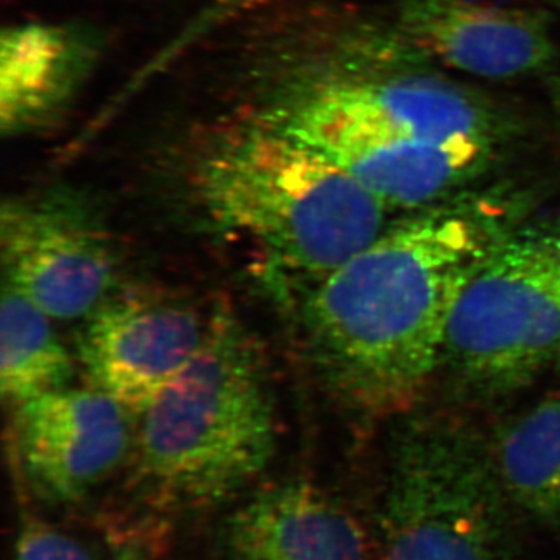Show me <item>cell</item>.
<instances>
[{
	"instance_id": "cell-15",
	"label": "cell",
	"mask_w": 560,
	"mask_h": 560,
	"mask_svg": "<svg viewBox=\"0 0 560 560\" xmlns=\"http://www.w3.org/2000/svg\"><path fill=\"white\" fill-rule=\"evenodd\" d=\"M50 319L24 294L3 283L0 389L13 408L69 386L72 359Z\"/></svg>"
},
{
	"instance_id": "cell-1",
	"label": "cell",
	"mask_w": 560,
	"mask_h": 560,
	"mask_svg": "<svg viewBox=\"0 0 560 560\" xmlns=\"http://www.w3.org/2000/svg\"><path fill=\"white\" fill-rule=\"evenodd\" d=\"M515 226L488 198L430 206L313 283L302 335L331 396L374 418L411 410L444 361L460 296Z\"/></svg>"
},
{
	"instance_id": "cell-16",
	"label": "cell",
	"mask_w": 560,
	"mask_h": 560,
	"mask_svg": "<svg viewBox=\"0 0 560 560\" xmlns=\"http://www.w3.org/2000/svg\"><path fill=\"white\" fill-rule=\"evenodd\" d=\"M14 560L97 559L77 537L38 517H25L18 534Z\"/></svg>"
},
{
	"instance_id": "cell-12",
	"label": "cell",
	"mask_w": 560,
	"mask_h": 560,
	"mask_svg": "<svg viewBox=\"0 0 560 560\" xmlns=\"http://www.w3.org/2000/svg\"><path fill=\"white\" fill-rule=\"evenodd\" d=\"M102 38L73 22H24L0 38V130L31 135L60 119L101 60Z\"/></svg>"
},
{
	"instance_id": "cell-18",
	"label": "cell",
	"mask_w": 560,
	"mask_h": 560,
	"mask_svg": "<svg viewBox=\"0 0 560 560\" xmlns=\"http://www.w3.org/2000/svg\"><path fill=\"white\" fill-rule=\"evenodd\" d=\"M142 551L139 550V547H135V545H130V547H125L124 550L117 555L116 560H142Z\"/></svg>"
},
{
	"instance_id": "cell-20",
	"label": "cell",
	"mask_w": 560,
	"mask_h": 560,
	"mask_svg": "<svg viewBox=\"0 0 560 560\" xmlns=\"http://www.w3.org/2000/svg\"><path fill=\"white\" fill-rule=\"evenodd\" d=\"M558 2L560 3V0H558Z\"/></svg>"
},
{
	"instance_id": "cell-14",
	"label": "cell",
	"mask_w": 560,
	"mask_h": 560,
	"mask_svg": "<svg viewBox=\"0 0 560 560\" xmlns=\"http://www.w3.org/2000/svg\"><path fill=\"white\" fill-rule=\"evenodd\" d=\"M504 495L530 521L560 529V393L530 405L490 440Z\"/></svg>"
},
{
	"instance_id": "cell-7",
	"label": "cell",
	"mask_w": 560,
	"mask_h": 560,
	"mask_svg": "<svg viewBox=\"0 0 560 560\" xmlns=\"http://www.w3.org/2000/svg\"><path fill=\"white\" fill-rule=\"evenodd\" d=\"M390 209H425L486 171L497 142L430 139L363 127L294 101L272 120Z\"/></svg>"
},
{
	"instance_id": "cell-6",
	"label": "cell",
	"mask_w": 560,
	"mask_h": 560,
	"mask_svg": "<svg viewBox=\"0 0 560 560\" xmlns=\"http://www.w3.org/2000/svg\"><path fill=\"white\" fill-rule=\"evenodd\" d=\"M3 283L51 319H84L110 296L116 257L101 217L73 191L3 201Z\"/></svg>"
},
{
	"instance_id": "cell-10",
	"label": "cell",
	"mask_w": 560,
	"mask_h": 560,
	"mask_svg": "<svg viewBox=\"0 0 560 560\" xmlns=\"http://www.w3.org/2000/svg\"><path fill=\"white\" fill-rule=\"evenodd\" d=\"M296 101L363 127L419 138L499 142L508 130L493 103L429 73L334 77L313 84Z\"/></svg>"
},
{
	"instance_id": "cell-9",
	"label": "cell",
	"mask_w": 560,
	"mask_h": 560,
	"mask_svg": "<svg viewBox=\"0 0 560 560\" xmlns=\"http://www.w3.org/2000/svg\"><path fill=\"white\" fill-rule=\"evenodd\" d=\"M84 319L79 359L92 388L140 415L197 355L213 315L205 318L179 301L124 294Z\"/></svg>"
},
{
	"instance_id": "cell-19",
	"label": "cell",
	"mask_w": 560,
	"mask_h": 560,
	"mask_svg": "<svg viewBox=\"0 0 560 560\" xmlns=\"http://www.w3.org/2000/svg\"><path fill=\"white\" fill-rule=\"evenodd\" d=\"M556 361H558L560 368V348L558 350V355H556Z\"/></svg>"
},
{
	"instance_id": "cell-4",
	"label": "cell",
	"mask_w": 560,
	"mask_h": 560,
	"mask_svg": "<svg viewBox=\"0 0 560 560\" xmlns=\"http://www.w3.org/2000/svg\"><path fill=\"white\" fill-rule=\"evenodd\" d=\"M490 441L458 419L405 423L390 447L378 560H512Z\"/></svg>"
},
{
	"instance_id": "cell-11",
	"label": "cell",
	"mask_w": 560,
	"mask_h": 560,
	"mask_svg": "<svg viewBox=\"0 0 560 560\" xmlns=\"http://www.w3.org/2000/svg\"><path fill=\"white\" fill-rule=\"evenodd\" d=\"M399 25L419 50L485 79L539 72L556 54L544 16L478 0H399Z\"/></svg>"
},
{
	"instance_id": "cell-17",
	"label": "cell",
	"mask_w": 560,
	"mask_h": 560,
	"mask_svg": "<svg viewBox=\"0 0 560 560\" xmlns=\"http://www.w3.org/2000/svg\"><path fill=\"white\" fill-rule=\"evenodd\" d=\"M552 105H555L556 120H558L560 136V73L551 84Z\"/></svg>"
},
{
	"instance_id": "cell-3",
	"label": "cell",
	"mask_w": 560,
	"mask_h": 560,
	"mask_svg": "<svg viewBox=\"0 0 560 560\" xmlns=\"http://www.w3.org/2000/svg\"><path fill=\"white\" fill-rule=\"evenodd\" d=\"M194 191L217 230L313 283L388 230L381 198L272 121L213 140L195 165Z\"/></svg>"
},
{
	"instance_id": "cell-2",
	"label": "cell",
	"mask_w": 560,
	"mask_h": 560,
	"mask_svg": "<svg viewBox=\"0 0 560 560\" xmlns=\"http://www.w3.org/2000/svg\"><path fill=\"white\" fill-rule=\"evenodd\" d=\"M140 416L132 485L160 512L226 503L275 458L270 372L231 313L213 315L197 355Z\"/></svg>"
},
{
	"instance_id": "cell-5",
	"label": "cell",
	"mask_w": 560,
	"mask_h": 560,
	"mask_svg": "<svg viewBox=\"0 0 560 560\" xmlns=\"http://www.w3.org/2000/svg\"><path fill=\"white\" fill-rule=\"evenodd\" d=\"M560 348V219L515 226L456 305L444 361L482 396L536 378Z\"/></svg>"
},
{
	"instance_id": "cell-8",
	"label": "cell",
	"mask_w": 560,
	"mask_h": 560,
	"mask_svg": "<svg viewBox=\"0 0 560 560\" xmlns=\"http://www.w3.org/2000/svg\"><path fill=\"white\" fill-rule=\"evenodd\" d=\"M13 410L18 471L44 506L83 503L130 455L128 411L95 388L68 386Z\"/></svg>"
},
{
	"instance_id": "cell-13",
	"label": "cell",
	"mask_w": 560,
	"mask_h": 560,
	"mask_svg": "<svg viewBox=\"0 0 560 560\" xmlns=\"http://www.w3.org/2000/svg\"><path fill=\"white\" fill-rule=\"evenodd\" d=\"M230 560H370L359 522L311 482L250 493L224 523Z\"/></svg>"
}]
</instances>
